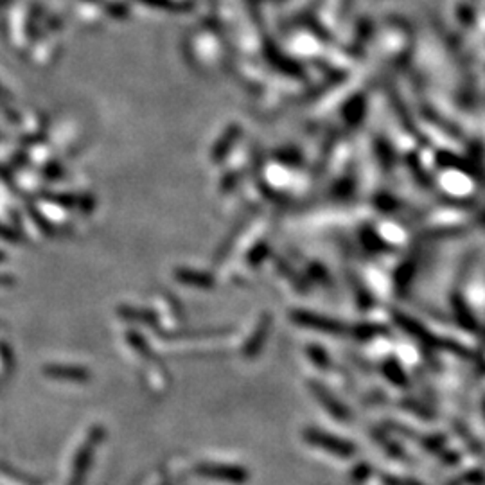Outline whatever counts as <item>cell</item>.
Instances as JSON below:
<instances>
[{
    "instance_id": "obj_1",
    "label": "cell",
    "mask_w": 485,
    "mask_h": 485,
    "mask_svg": "<svg viewBox=\"0 0 485 485\" xmlns=\"http://www.w3.org/2000/svg\"><path fill=\"white\" fill-rule=\"evenodd\" d=\"M306 439L311 444L318 446L322 449H328L329 453H335V455H340V457H349L354 453V448H352L351 442H345L338 436L328 435L323 432H316V429H311L309 433H306Z\"/></svg>"
},
{
    "instance_id": "obj_2",
    "label": "cell",
    "mask_w": 485,
    "mask_h": 485,
    "mask_svg": "<svg viewBox=\"0 0 485 485\" xmlns=\"http://www.w3.org/2000/svg\"><path fill=\"white\" fill-rule=\"evenodd\" d=\"M198 473L202 477H209L223 481H235V484L247 480V473L242 469L231 467V465H202L198 469Z\"/></svg>"
},
{
    "instance_id": "obj_3",
    "label": "cell",
    "mask_w": 485,
    "mask_h": 485,
    "mask_svg": "<svg viewBox=\"0 0 485 485\" xmlns=\"http://www.w3.org/2000/svg\"><path fill=\"white\" fill-rule=\"evenodd\" d=\"M295 320L306 328H313V329H320L322 332H332V335H340L344 332V325L338 323L336 320H329L323 318V316H316V315H309V313H297Z\"/></svg>"
}]
</instances>
